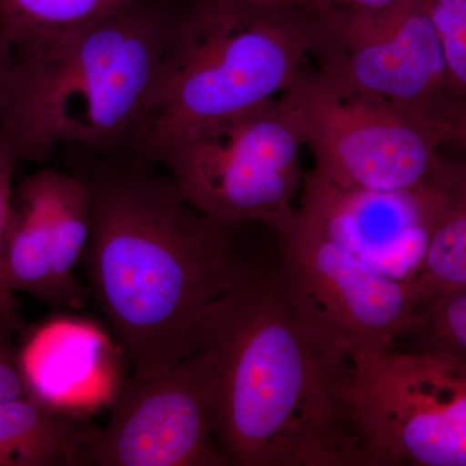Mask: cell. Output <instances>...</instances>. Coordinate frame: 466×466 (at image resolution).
<instances>
[{
	"instance_id": "1",
	"label": "cell",
	"mask_w": 466,
	"mask_h": 466,
	"mask_svg": "<svg viewBox=\"0 0 466 466\" xmlns=\"http://www.w3.org/2000/svg\"><path fill=\"white\" fill-rule=\"evenodd\" d=\"M193 350L210 361L211 425L231 466H366L343 400L349 350L284 293L253 254L204 312Z\"/></svg>"
},
{
	"instance_id": "2",
	"label": "cell",
	"mask_w": 466,
	"mask_h": 466,
	"mask_svg": "<svg viewBox=\"0 0 466 466\" xmlns=\"http://www.w3.org/2000/svg\"><path fill=\"white\" fill-rule=\"evenodd\" d=\"M137 164L79 173L92 200L84 263L92 294L131 376L148 377L195 352L202 312L241 278V231L205 216L170 175Z\"/></svg>"
},
{
	"instance_id": "3",
	"label": "cell",
	"mask_w": 466,
	"mask_h": 466,
	"mask_svg": "<svg viewBox=\"0 0 466 466\" xmlns=\"http://www.w3.org/2000/svg\"><path fill=\"white\" fill-rule=\"evenodd\" d=\"M175 7L139 0L50 47L7 55L0 128L24 161L58 146L110 155L148 112Z\"/></svg>"
},
{
	"instance_id": "4",
	"label": "cell",
	"mask_w": 466,
	"mask_h": 466,
	"mask_svg": "<svg viewBox=\"0 0 466 466\" xmlns=\"http://www.w3.org/2000/svg\"><path fill=\"white\" fill-rule=\"evenodd\" d=\"M309 57L305 11L187 0L175 7L148 112L128 146L137 153L280 96Z\"/></svg>"
},
{
	"instance_id": "5",
	"label": "cell",
	"mask_w": 466,
	"mask_h": 466,
	"mask_svg": "<svg viewBox=\"0 0 466 466\" xmlns=\"http://www.w3.org/2000/svg\"><path fill=\"white\" fill-rule=\"evenodd\" d=\"M302 125L285 92L258 106L144 147L137 157L167 168L205 216L262 225L293 208L300 180Z\"/></svg>"
},
{
	"instance_id": "6",
	"label": "cell",
	"mask_w": 466,
	"mask_h": 466,
	"mask_svg": "<svg viewBox=\"0 0 466 466\" xmlns=\"http://www.w3.org/2000/svg\"><path fill=\"white\" fill-rule=\"evenodd\" d=\"M342 390L366 466H466V361L431 349L354 350Z\"/></svg>"
},
{
	"instance_id": "7",
	"label": "cell",
	"mask_w": 466,
	"mask_h": 466,
	"mask_svg": "<svg viewBox=\"0 0 466 466\" xmlns=\"http://www.w3.org/2000/svg\"><path fill=\"white\" fill-rule=\"evenodd\" d=\"M314 170L337 186L407 191L428 184L443 135L400 106L306 66L285 91Z\"/></svg>"
},
{
	"instance_id": "8",
	"label": "cell",
	"mask_w": 466,
	"mask_h": 466,
	"mask_svg": "<svg viewBox=\"0 0 466 466\" xmlns=\"http://www.w3.org/2000/svg\"><path fill=\"white\" fill-rule=\"evenodd\" d=\"M306 15L309 57L325 76L438 128L459 103L422 0L379 11L333 7Z\"/></svg>"
},
{
	"instance_id": "9",
	"label": "cell",
	"mask_w": 466,
	"mask_h": 466,
	"mask_svg": "<svg viewBox=\"0 0 466 466\" xmlns=\"http://www.w3.org/2000/svg\"><path fill=\"white\" fill-rule=\"evenodd\" d=\"M275 241L276 274L303 317L349 351L394 348L424 317L413 281L364 265L290 208L265 226Z\"/></svg>"
},
{
	"instance_id": "10",
	"label": "cell",
	"mask_w": 466,
	"mask_h": 466,
	"mask_svg": "<svg viewBox=\"0 0 466 466\" xmlns=\"http://www.w3.org/2000/svg\"><path fill=\"white\" fill-rule=\"evenodd\" d=\"M210 361L195 351L148 377L126 380L90 450L97 466H227L211 425Z\"/></svg>"
},
{
	"instance_id": "11",
	"label": "cell",
	"mask_w": 466,
	"mask_h": 466,
	"mask_svg": "<svg viewBox=\"0 0 466 466\" xmlns=\"http://www.w3.org/2000/svg\"><path fill=\"white\" fill-rule=\"evenodd\" d=\"M299 208L364 265L392 280L415 281L434 225L428 184L407 191L345 188L312 170Z\"/></svg>"
},
{
	"instance_id": "12",
	"label": "cell",
	"mask_w": 466,
	"mask_h": 466,
	"mask_svg": "<svg viewBox=\"0 0 466 466\" xmlns=\"http://www.w3.org/2000/svg\"><path fill=\"white\" fill-rule=\"evenodd\" d=\"M56 168L27 175L14 189L3 268L15 294L25 293L58 308L54 279V196Z\"/></svg>"
},
{
	"instance_id": "13",
	"label": "cell",
	"mask_w": 466,
	"mask_h": 466,
	"mask_svg": "<svg viewBox=\"0 0 466 466\" xmlns=\"http://www.w3.org/2000/svg\"><path fill=\"white\" fill-rule=\"evenodd\" d=\"M100 428L42 398L0 401V466L91 465Z\"/></svg>"
},
{
	"instance_id": "14",
	"label": "cell",
	"mask_w": 466,
	"mask_h": 466,
	"mask_svg": "<svg viewBox=\"0 0 466 466\" xmlns=\"http://www.w3.org/2000/svg\"><path fill=\"white\" fill-rule=\"evenodd\" d=\"M440 152L428 182L434 225L421 269L415 279L424 317L451 296L466 291V155Z\"/></svg>"
},
{
	"instance_id": "15",
	"label": "cell",
	"mask_w": 466,
	"mask_h": 466,
	"mask_svg": "<svg viewBox=\"0 0 466 466\" xmlns=\"http://www.w3.org/2000/svg\"><path fill=\"white\" fill-rule=\"evenodd\" d=\"M139 0H0V42L7 55L50 47Z\"/></svg>"
},
{
	"instance_id": "16",
	"label": "cell",
	"mask_w": 466,
	"mask_h": 466,
	"mask_svg": "<svg viewBox=\"0 0 466 466\" xmlns=\"http://www.w3.org/2000/svg\"><path fill=\"white\" fill-rule=\"evenodd\" d=\"M437 30L451 90L466 103V0H422Z\"/></svg>"
},
{
	"instance_id": "17",
	"label": "cell",
	"mask_w": 466,
	"mask_h": 466,
	"mask_svg": "<svg viewBox=\"0 0 466 466\" xmlns=\"http://www.w3.org/2000/svg\"><path fill=\"white\" fill-rule=\"evenodd\" d=\"M413 334L421 337L422 349L440 350L466 361V291L429 309Z\"/></svg>"
},
{
	"instance_id": "18",
	"label": "cell",
	"mask_w": 466,
	"mask_h": 466,
	"mask_svg": "<svg viewBox=\"0 0 466 466\" xmlns=\"http://www.w3.org/2000/svg\"><path fill=\"white\" fill-rule=\"evenodd\" d=\"M21 164L14 144L8 139L5 131L0 128V309L5 312L12 327L20 332L24 321L20 315V303L16 294L12 291L5 279V268H3V242H5V231H7L9 217H11L12 198H14V179L15 170L17 165Z\"/></svg>"
},
{
	"instance_id": "19",
	"label": "cell",
	"mask_w": 466,
	"mask_h": 466,
	"mask_svg": "<svg viewBox=\"0 0 466 466\" xmlns=\"http://www.w3.org/2000/svg\"><path fill=\"white\" fill-rule=\"evenodd\" d=\"M16 333L0 309V401L30 395L21 349L14 342Z\"/></svg>"
},
{
	"instance_id": "20",
	"label": "cell",
	"mask_w": 466,
	"mask_h": 466,
	"mask_svg": "<svg viewBox=\"0 0 466 466\" xmlns=\"http://www.w3.org/2000/svg\"><path fill=\"white\" fill-rule=\"evenodd\" d=\"M444 147L466 155V103L459 101L440 126Z\"/></svg>"
},
{
	"instance_id": "21",
	"label": "cell",
	"mask_w": 466,
	"mask_h": 466,
	"mask_svg": "<svg viewBox=\"0 0 466 466\" xmlns=\"http://www.w3.org/2000/svg\"><path fill=\"white\" fill-rule=\"evenodd\" d=\"M257 5H267V7L299 9L309 11L314 5L315 0H251Z\"/></svg>"
},
{
	"instance_id": "22",
	"label": "cell",
	"mask_w": 466,
	"mask_h": 466,
	"mask_svg": "<svg viewBox=\"0 0 466 466\" xmlns=\"http://www.w3.org/2000/svg\"><path fill=\"white\" fill-rule=\"evenodd\" d=\"M5 66H7V51L5 46L0 42V82H2L3 73H5Z\"/></svg>"
},
{
	"instance_id": "23",
	"label": "cell",
	"mask_w": 466,
	"mask_h": 466,
	"mask_svg": "<svg viewBox=\"0 0 466 466\" xmlns=\"http://www.w3.org/2000/svg\"><path fill=\"white\" fill-rule=\"evenodd\" d=\"M324 0H315L314 5H312V7L309 9V12L311 11H317V9L321 7V5H323Z\"/></svg>"
}]
</instances>
